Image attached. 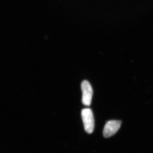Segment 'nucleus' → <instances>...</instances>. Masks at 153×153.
Instances as JSON below:
<instances>
[{"label": "nucleus", "instance_id": "nucleus-2", "mask_svg": "<svg viewBox=\"0 0 153 153\" xmlns=\"http://www.w3.org/2000/svg\"><path fill=\"white\" fill-rule=\"evenodd\" d=\"M81 90L82 91V102L84 105L89 106L91 104L93 89L87 80H83L81 83Z\"/></svg>", "mask_w": 153, "mask_h": 153}, {"label": "nucleus", "instance_id": "nucleus-3", "mask_svg": "<svg viewBox=\"0 0 153 153\" xmlns=\"http://www.w3.org/2000/svg\"><path fill=\"white\" fill-rule=\"evenodd\" d=\"M121 124L120 120H110L107 122L103 131L104 137H110L114 135L120 128Z\"/></svg>", "mask_w": 153, "mask_h": 153}, {"label": "nucleus", "instance_id": "nucleus-1", "mask_svg": "<svg viewBox=\"0 0 153 153\" xmlns=\"http://www.w3.org/2000/svg\"><path fill=\"white\" fill-rule=\"evenodd\" d=\"M81 116L85 131L88 134L93 132L94 127L93 112L90 108H84L81 111Z\"/></svg>", "mask_w": 153, "mask_h": 153}]
</instances>
